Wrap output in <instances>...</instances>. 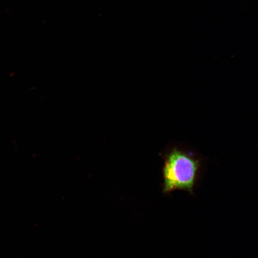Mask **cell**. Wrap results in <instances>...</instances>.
<instances>
[{
  "instance_id": "obj_1",
  "label": "cell",
  "mask_w": 258,
  "mask_h": 258,
  "mask_svg": "<svg viewBox=\"0 0 258 258\" xmlns=\"http://www.w3.org/2000/svg\"><path fill=\"white\" fill-rule=\"evenodd\" d=\"M201 167V159L186 151L173 148L164 157L163 192L184 190L193 194Z\"/></svg>"
}]
</instances>
